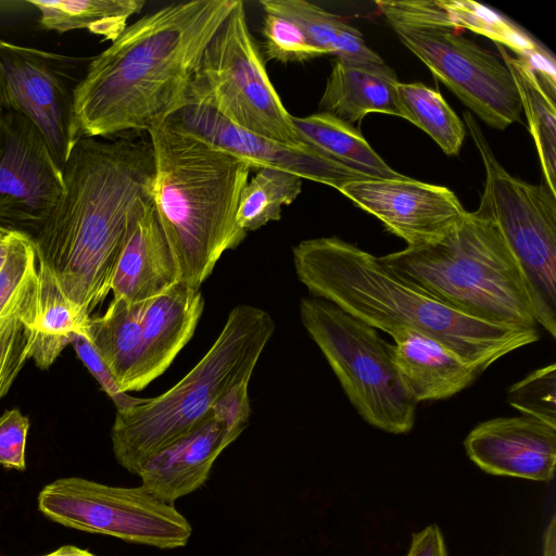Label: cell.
Masks as SVG:
<instances>
[{"instance_id":"28","label":"cell","mask_w":556,"mask_h":556,"mask_svg":"<svg viewBox=\"0 0 556 556\" xmlns=\"http://www.w3.org/2000/svg\"><path fill=\"white\" fill-rule=\"evenodd\" d=\"M66 298L54 276L38 262L36 336L31 358L39 369H48L71 344L73 333H83L86 320Z\"/></svg>"},{"instance_id":"29","label":"cell","mask_w":556,"mask_h":556,"mask_svg":"<svg viewBox=\"0 0 556 556\" xmlns=\"http://www.w3.org/2000/svg\"><path fill=\"white\" fill-rule=\"evenodd\" d=\"M404 118L427 132L447 155H457L466 136L464 123L440 92L421 83H399Z\"/></svg>"},{"instance_id":"20","label":"cell","mask_w":556,"mask_h":556,"mask_svg":"<svg viewBox=\"0 0 556 556\" xmlns=\"http://www.w3.org/2000/svg\"><path fill=\"white\" fill-rule=\"evenodd\" d=\"M204 308L200 289L178 282L143 302L142 339L132 391L161 376L192 338Z\"/></svg>"},{"instance_id":"13","label":"cell","mask_w":556,"mask_h":556,"mask_svg":"<svg viewBox=\"0 0 556 556\" xmlns=\"http://www.w3.org/2000/svg\"><path fill=\"white\" fill-rule=\"evenodd\" d=\"M63 189L62 168L39 131L23 116L0 111V232L33 241Z\"/></svg>"},{"instance_id":"23","label":"cell","mask_w":556,"mask_h":556,"mask_svg":"<svg viewBox=\"0 0 556 556\" xmlns=\"http://www.w3.org/2000/svg\"><path fill=\"white\" fill-rule=\"evenodd\" d=\"M143 302L113 298L103 315L86 320L83 332L126 393L134 389L140 358Z\"/></svg>"},{"instance_id":"27","label":"cell","mask_w":556,"mask_h":556,"mask_svg":"<svg viewBox=\"0 0 556 556\" xmlns=\"http://www.w3.org/2000/svg\"><path fill=\"white\" fill-rule=\"evenodd\" d=\"M39 12V24L59 34L88 29L104 40H115L139 13L144 0H29Z\"/></svg>"},{"instance_id":"33","label":"cell","mask_w":556,"mask_h":556,"mask_svg":"<svg viewBox=\"0 0 556 556\" xmlns=\"http://www.w3.org/2000/svg\"><path fill=\"white\" fill-rule=\"evenodd\" d=\"M262 34L266 60L303 62L324 54L294 22L286 17L265 13Z\"/></svg>"},{"instance_id":"2","label":"cell","mask_w":556,"mask_h":556,"mask_svg":"<svg viewBox=\"0 0 556 556\" xmlns=\"http://www.w3.org/2000/svg\"><path fill=\"white\" fill-rule=\"evenodd\" d=\"M236 2H175L128 25L74 89L80 138L149 132L164 124L186 104L203 52Z\"/></svg>"},{"instance_id":"25","label":"cell","mask_w":556,"mask_h":556,"mask_svg":"<svg viewBox=\"0 0 556 556\" xmlns=\"http://www.w3.org/2000/svg\"><path fill=\"white\" fill-rule=\"evenodd\" d=\"M292 123L302 141L353 170L376 179L406 177L389 166L357 128L328 113L292 116Z\"/></svg>"},{"instance_id":"21","label":"cell","mask_w":556,"mask_h":556,"mask_svg":"<svg viewBox=\"0 0 556 556\" xmlns=\"http://www.w3.org/2000/svg\"><path fill=\"white\" fill-rule=\"evenodd\" d=\"M393 340L395 368L416 403L448 399L481 375L476 366L422 333L403 331Z\"/></svg>"},{"instance_id":"35","label":"cell","mask_w":556,"mask_h":556,"mask_svg":"<svg viewBox=\"0 0 556 556\" xmlns=\"http://www.w3.org/2000/svg\"><path fill=\"white\" fill-rule=\"evenodd\" d=\"M77 357L98 381L102 390L114 403L116 410H124L143 401L123 392L108 365L84 333H73L71 337Z\"/></svg>"},{"instance_id":"36","label":"cell","mask_w":556,"mask_h":556,"mask_svg":"<svg viewBox=\"0 0 556 556\" xmlns=\"http://www.w3.org/2000/svg\"><path fill=\"white\" fill-rule=\"evenodd\" d=\"M29 419L18 408L5 410L0 416V466L8 469L26 468V441Z\"/></svg>"},{"instance_id":"12","label":"cell","mask_w":556,"mask_h":556,"mask_svg":"<svg viewBox=\"0 0 556 556\" xmlns=\"http://www.w3.org/2000/svg\"><path fill=\"white\" fill-rule=\"evenodd\" d=\"M65 58L0 40V111L27 119L62 168L80 139Z\"/></svg>"},{"instance_id":"5","label":"cell","mask_w":556,"mask_h":556,"mask_svg":"<svg viewBox=\"0 0 556 556\" xmlns=\"http://www.w3.org/2000/svg\"><path fill=\"white\" fill-rule=\"evenodd\" d=\"M455 309L495 325L536 327L522 271L497 225L476 210L441 239L380 256Z\"/></svg>"},{"instance_id":"22","label":"cell","mask_w":556,"mask_h":556,"mask_svg":"<svg viewBox=\"0 0 556 556\" xmlns=\"http://www.w3.org/2000/svg\"><path fill=\"white\" fill-rule=\"evenodd\" d=\"M399 79L388 66H365L336 60L319 102L321 112L350 125L369 113L404 118L397 98Z\"/></svg>"},{"instance_id":"6","label":"cell","mask_w":556,"mask_h":556,"mask_svg":"<svg viewBox=\"0 0 556 556\" xmlns=\"http://www.w3.org/2000/svg\"><path fill=\"white\" fill-rule=\"evenodd\" d=\"M274 331L266 311L233 307L210 350L174 387L116 410L111 430L116 462L138 475L150 457L188 433L226 391L250 381Z\"/></svg>"},{"instance_id":"40","label":"cell","mask_w":556,"mask_h":556,"mask_svg":"<svg viewBox=\"0 0 556 556\" xmlns=\"http://www.w3.org/2000/svg\"><path fill=\"white\" fill-rule=\"evenodd\" d=\"M17 233L0 232V270L3 268Z\"/></svg>"},{"instance_id":"1","label":"cell","mask_w":556,"mask_h":556,"mask_svg":"<svg viewBox=\"0 0 556 556\" xmlns=\"http://www.w3.org/2000/svg\"><path fill=\"white\" fill-rule=\"evenodd\" d=\"M62 174L63 193L31 242L37 261L89 318L111 292L135 208L153 198V148L143 139L83 137Z\"/></svg>"},{"instance_id":"7","label":"cell","mask_w":556,"mask_h":556,"mask_svg":"<svg viewBox=\"0 0 556 556\" xmlns=\"http://www.w3.org/2000/svg\"><path fill=\"white\" fill-rule=\"evenodd\" d=\"M300 317L358 415L384 432H409L417 403L397 374L392 344L370 325L319 298L302 299Z\"/></svg>"},{"instance_id":"24","label":"cell","mask_w":556,"mask_h":556,"mask_svg":"<svg viewBox=\"0 0 556 556\" xmlns=\"http://www.w3.org/2000/svg\"><path fill=\"white\" fill-rule=\"evenodd\" d=\"M265 13H273L294 22L307 39L324 54L365 66L387 64L366 45L362 34L318 5L304 0H262Z\"/></svg>"},{"instance_id":"15","label":"cell","mask_w":556,"mask_h":556,"mask_svg":"<svg viewBox=\"0 0 556 556\" xmlns=\"http://www.w3.org/2000/svg\"><path fill=\"white\" fill-rule=\"evenodd\" d=\"M340 192L377 217L407 247H420L441 239L468 213L448 188L407 176L354 181L342 187Z\"/></svg>"},{"instance_id":"26","label":"cell","mask_w":556,"mask_h":556,"mask_svg":"<svg viewBox=\"0 0 556 556\" xmlns=\"http://www.w3.org/2000/svg\"><path fill=\"white\" fill-rule=\"evenodd\" d=\"M501 59L515 81L522 112L539 154L545 185L556 194V109L555 96L548 92L535 72L523 60L496 45Z\"/></svg>"},{"instance_id":"17","label":"cell","mask_w":556,"mask_h":556,"mask_svg":"<svg viewBox=\"0 0 556 556\" xmlns=\"http://www.w3.org/2000/svg\"><path fill=\"white\" fill-rule=\"evenodd\" d=\"M484 472L548 482L556 465V427L530 416L496 417L477 425L464 441Z\"/></svg>"},{"instance_id":"31","label":"cell","mask_w":556,"mask_h":556,"mask_svg":"<svg viewBox=\"0 0 556 556\" xmlns=\"http://www.w3.org/2000/svg\"><path fill=\"white\" fill-rule=\"evenodd\" d=\"M38 261L33 242L17 235L0 270V325L18 318L36 326Z\"/></svg>"},{"instance_id":"41","label":"cell","mask_w":556,"mask_h":556,"mask_svg":"<svg viewBox=\"0 0 556 556\" xmlns=\"http://www.w3.org/2000/svg\"><path fill=\"white\" fill-rule=\"evenodd\" d=\"M42 556H96L87 549L74 545H64L56 551Z\"/></svg>"},{"instance_id":"30","label":"cell","mask_w":556,"mask_h":556,"mask_svg":"<svg viewBox=\"0 0 556 556\" xmlns=\"http://www.w3.org/2000/svg\"><path fill=\"white\" fill-rule=\"evenodd\" d=\"M242 189L237 224L248 233L269 222L279 220L282 207L302 191L303 178L274 167H261Z\"/></svg>"},{"instance_id":"14","label":"cell","mask_w":556,"mask_h":556,"mask_svg":"<svg viewBox=\"0 0 556 556\" xmlns=\"http://www.w3.org/2000/svg\"><path fill=\"white\" fill-rule=\"evenodd\" d=\"M165 123L244 160L254 169H283L338 191L354 181L376 179L349 168L309 143H285L250 132L198 101L187 100Z\"/></svg>"},{"instance_id":"32","label":"cell","mask_w":556,"mask_h":556,"mask_svg":"<svg viewBox=\"0 0 556 556\" xmlns=\"http://www.w3.org/2000/svg\"><path fill=\"white\" fill-rule=\"evenodd\" d=\"M507 401L522 415L556 427V365L535 369L510 386Z\"/></svg>"},{"instance_id":"37","label":"cell","mask_w":556,"mask_h":556,"mask_svg":"<svg viewBox=\"0 0 556 556\" xmlns=\"http://www.w3.org/2000/svg\"><path fill=\"white\" fill-rule=\"evenodd\" d=\"M250 381L238 383L226 391L211 407L226 431L237 439L247 428L251 414L249 401Z\"/></svg>"},{"instance_id":"16","label":"cell","mask_w":556,"mask_h":556,"mask_svg":"<svg viewBox=\"0 0 556 556\" xmlns=\"http://www.w3.org/2000/svg\"><path fill=\"white\" fill-rule=\"evenodd\" d=\"M378 9L391 24L468 29L513 50L535 72L543 86L556 96L554 56L531 36L491 9L470 0L378 1Z\"/></svg>"},{"instance_id":"4","label":"cell","mask_w":556,"mask_h":556,"mask_svg":"<svg viewBox=\"0 0 556 556\" xmlns=\"http://www.w3.org/2000/svg\"><path fill=\"white\" fill-rule=\"evenodd\" d=\"M154 152L153 205L180 269L193 289L247 232L237 224L249 163L164 123L149 132Z\"/></svg>"},{"instance_id":"11","label":"cell","mask_w":556,"mask_h":556,"mask_svg":"<svg viewBox=\"0 0 556 556\" xmlns=\"http://www.w3.org/2000/svg\"><path fill=\"white\" fill-rule=\"evenodd\" d=\"M408 48L466 106L492 128L519 122L520 98L504 61L455 30L391 24Z\"/></svg>"},{"instance_id":"38","label":"cell","mask_w":556,"mask_h":556,"mask_svg":"<svg viewBox=\"0 0 556 556\" xmlns=\"http://www.w3.org/2000/svg\"><path fill=\"white\" fill-rule=\"evenodd\" d=\"M406 556H448L440 528L430 525L414 533Z\"/></svg>"},{"instance_id":"39","label":"cell","mask_w":556,"mask_h":556,"mask_svg":"<svg viewBox=\"0 0 556 556\" xmlns=\"http://www.w3.org/2000/svg\"><path fill=\"white\" fill-rule=\"evenodd\" d=\"M543 556H556V516L553 515L544 533Z\"/></svg>"},{"instance_id":"9","label":"cell","mask_w":556,"mask_h":556,"mask_svg":"<svg viewBox=\"0 0 556 556\" xmlns=\"http://www.w3.org/2000/svg\"><path fill=\"white\" fill-rule=\"evenodd\" d=\"M187 100L208 105L255 135L291 144L304 142L269 79L241 0L206 46Z\"/></svg>"},{"instance_id":"19","label":"cell","mask_w":556,"mask_h":556,"mask_svg":"<svg viewBox=\"0 0 556 556\" xmlns=\"http://www.w3.org/2000/svg\"><path fill=\"white\" fill-rule=\"evenodd\" d=\"M235 440L210 409L188 433L150 457L137 476L150 494L174 505L205 483L216 458Z\"/></svg>"},{"instance_id":"3","label":"cell","mask_w":556,"mask_h":556,"mask_svg":"<svg viewBox=\"0 0 556 556\" xmlns=\"http://www.w3.org/2000/svg\"><path fill=\"white\" fill-rule=\"evenodd\" d=\"M292 255L299 280L315 298L392 338L403 331L428 336L481 372L540 339L536 327L495 325L455 309L394 271L380 256L338 237L303 240L292 248Z\"/></svg>"},{"instance_id":"10","label":"cell","mask_w":556,"mask_h":556,"mask_svg":"<svg viewBox=\"0 0 556 556\" xmlns=\"http://www.w3.org/2000/svg\"><path fill=\"white\" fill-rule=\"evenodd\" d=\"M38 508L49 519L79 531L172 549L184 547L192 527L174 505L142 485L112 486L84 478H60L38 494Z\"/></svg>"},{"instance_id":"8","label":"cell","mask_w":556,"mask_h":556,"mask_svg":"<svg viewBox=\"0 0 556 556\" xmlns=\"http://www.w3.org/2000/svg\"><path fill=\"white\" fill-rule=\"evenodd\" d=\"M464 122L481 155L485 182L478 211L497 225L525 277L536 325L556 337V194L511 176L469 112Z\"/></svg>"},{"instance_id":"18","label":"cell","mask_w":556,"mask_h":556,"mask_svg":"<svg viewBox=\"0 0 556 556\" xmlns=\"http://www.w3.org/2000/svg\"><path fill=\"white\" fill-rule=\"evenodd\" d=\"M181 281L176 258L159 223L153 198L135 208L113 276L114 299L138 303Z\"/></svg>"},{"instance_id":"34","label":"cell","mask_w":556,"mask_h":556,"mask_svg":"<svg viewBox=\"0 0 556 556\" xmlns=\"http://www.w3.org/2000/svg\"><path fill=\"white\" fill-rule=\"evenodd\" d=\"M35 336V329L16 317L0 325V400L31 358Z\"/></svg>"}]
</instances>
